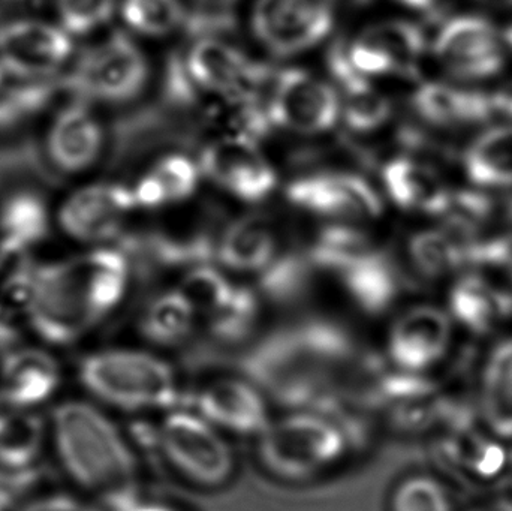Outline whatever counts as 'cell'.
<instances>
[{"instance_id": "obj_39", "label": "cell", "mask_w": 512, "mask_h": 511, "mask_svg": "<svg viewBox=\"0 0 512 511\" xmlns=\"http://www.w3.org/2000/svg\"><path fill=\"white\" fill-rule=\"evenodd\" d=\"M56 11L69 35L83 36L111 20L116 0H56Z\"/></svg>"}, {"instance_id": "obj_50", "label": "cell", "mask_w": 512, "mask_h": 511, "mask_svg": "<svg viewBox=\"0 0 512 511\" xmlns=\"http://www.w3.org/2000/svg\"><path fill=\"white\" fill-rule=\"evenodd\" d=\"M0 511H3L2 509H0Z\"/></svg>"}, {"instance_id": "obj_19", "label": "cell", "mask_w": 512, "mask_h": 511, "mask_svg": "<svg viewBox=\"0 0 512 511\" xmlns=\"http://www.w3.org/2000/svg\"><path fill=\"white\" fill-rule=\"evenodd\" d=\"M442 65L457 77L486 78L502 66L498 33L489 21L459 17L445 24L435 42Z\"/></svg>"}, {"instance_id": "obj_22", "label": "cell", "mask_w": 512, "mask_h": 511, "mask_svg": "<svg viewBox=\"0 0 512 511\" xmlns=\"http://www.w3.org/2000/svg\"><path fill=\"white\" fill-rule=\"evenodd\" d=\"M60 383L59 362L42 348L18 345L6 351L0 363V393L23 410H36L50 401Z\"/></svg>"}, {"instance_id": "obj_47", "label": "cell", "mask_w": 512, "mask_h": 511, "mask_svg": "<svg viewBox=\"0 0 512 511\" xmlns=\"http://www.w3.org/2000/svg\"><path fill=\"white\" fill-rule=\"evenodd\" d=\"M481 2L490 3L495 6H512V0H481Z\"/></svg>"}, {"instance_id": "obj_45", "label": "cell", "mask_w": 512, "mask_h": 511, "mask_svg": "<svg viewBox=\"0 0 512 511\" xmlns=\"http://www.w3.org/2000/svg\"><path fill=\"white\" fill-rule=\"evenodd\" d=\"M471 511H512V501H489V503L481 504V506L475 507V509H472Z\"/></svg>"}, {"instance_id": "obj_10", "label": "cell", "mask_w": 512, "mask_h": 511, "mask_svg": "<svg viewBox=\"0 0 512 511\" xmlns=\"http://www.w3.org/2000/svg\"><path fill=\"white\" fill-rule=\"evenodd\" d=\"M186 407L225 437L258 440L274 419L271 399L252 378L218 375L188 392Z\"/></svg>"}, {"instance_id": "obj_49", "label": "cell", "mask_w": 512, "mask_h": 511, "mask_svg": "<svg viewBox=\"0 0 512 511\" xmlns=\"http://www.w3.org/2000/svg\"><path fill=\"white\" fill-rule=\"evenodd\" d=\"M507 39H508V42H510V44L512 45V27L510 30H508Z\"/></svg>"}, {"instance_id": "obj_29", "label": "cell", "mask_w": 512, "mask_h": 511, "mask_svg": "<svg viewBox=\"0 0 512 511\" xmlns=\"http://www.w3.org/2000/svg\"><path fill=\"white\" fill-rule=\"evenodd\" d=\"M328 68L342 93V117L354 132H372L390 120L393 107L390 99L358 74L345 53V45H334L328 54Z\"/></svg>"}, {"instance_id": "obj_11", "label": "cell", "mask_w": 512, "mask_h": 511, "mask_svg": "<svg viewBox=\"0 0 512 511\" xmlns=\"http://www.w3.org/2000/svg\"><path fill=\"white\" fill-rule=\"evenodd\" d=\"M271 125L301 135L330 131L342 116L339 92L304 69L274 72L267 93Z\"/></svg>"}, {"instance_id": "obj_33", "label": "cell", "mask_w": 512, "mask_h": 511, "mask_svg": "<svg viewBox=\"0 0 512 511\" xmlns=\"http://www.w3.org/2000/svg\"><path fill=\"white\" fill-rule=\"evenodd\" d=\"M265 299L255 285L237 281L221 308L204 321V332L221 344H242L254 335L264 314Z\"/></svg>"}, {"instance_id": "obj_12", "label": "cell", "mask_w": 512, "mask_h": 511, "mask_svg": "<svg viewBox=\"0 0 512 511\" xmlns=\"http://www.w3.org/2000/svg\"><path fill=\"white\" fill-rule=\"evenodd\" d=\"M137 209L129 186L92 183L72 192L63 201L57 222L66 236L90 248L116 245L125 237L129 216Z\"/></svg>"}, {"instance_id": "obj_27", "label": "cell", "mask_w": 512, "mask_h": 511, "mask_svg": "<svg viewBox=\"0 0 512 511\" xmlns=\"http://www.w3.org/2000/svg\"><path fill=\"white\" fill-rule=\"evenodd\" d=\"M447 311L469 332L487 333L511 314L512 296L483 273H465L448 291Z\"/></svg>"}, {"instance_id": "obj_15", "label": "cell", "mask_w": 512, "mask_h": 511, "mask_svg": "<svg viewBox=\"0 0 512 511\" xmlns=\"http://www.w3.org/2000/svg\"><path fill=\"white\" fill-rule=\"evenodd\" d=\"M72 50L62 26L33 18L0 24V66L9 77L45 80L68 62Z\"/></svg>"}, {"instance_id": "obj_34", "label": "cell", "mask_w": 512, "mask_h": 511, "mask_svg": "<svg viewBox=\"0 0 512 511\" xmlns=\"http://www.w3.org/2000/svg\"><path fill=\"white\" fill-rule=\"evenodd\" d=\"M465 165L478 185L512 186V126H499L478 137L466 152Z\"/></svg>"}, {"instance_id": "obj_24", "label": "cell", "mask_w": 512, "mask_h": 511, "mask_svg": "<svg viewBox=\"0 0 512 511\" xmlns=\"http://www.w3.org/2000/svg\"><path fill=\"white\" fill-rule=\"evenodd\" d=\"M475 414L490 434L512 441V333L496 341L481 362Z\"/></svg>"}, {"instance_id": "obj_8", "label": "cell", "mask_w": 512, "mask_h": 511, "mask_svg": "<svg viewBox=\"0 0 512 511\" xmlns=\"http://www.w3.org/2000/svg\"><path fill=\"white\" fill-rule=\"evenodd\" d=\"M285 195L292 207L324 224L367 227L385 213V201L378 189L349 171L307 174L292 180Z\"/></svg>"}, {"instance_id": "obj_30", "label": "cell", "mask_w": 512, "mask_h": 511, "mask_svg": "<svg viewBox=\"0 0 512 511\" xmlns=\"http://www.w3.org/2000/svg\"><path fill=\"white\" fill-rule=\"evenodd\" d=\"M50 212L35 192L20 191L9 195L0 206V255L27 258L47 239Z\"/></svg>"}, {"instance_id": "obj_36", "label": "cell", "mask_w": 512, "mask_h": 511, "mask_svg": "<svg viewBox=\"0 0 512 511\" xmlns=\"http://www.w3.org/2000/svg\"><path fill=\"white\" fill-rule=\"evenodd\" d=\"M126 26L146 36H165L185 26L186 9L180 0H123Z\"/></svg>"}, {"instance_id": "obj_25", "label": "cell", "mask_w": 512, "mask_h": 511, "mask_svg": "<svg viewBox=\"0 0 512 511\" xmlns=\"http://www.w3.org/2000/svg\"><path fill=\"white\" fill-rule=\"evenodd\" d=\"M435 443L439 458L448 467L463 471L472 479L483 482L498 479L510 464L504 441L487 429L475 428L474 422L436 435Z\"/></svg>"}, {"instance_id": "obj_16", "label": "cell", "mask_w": 512, "mask_h": 511, "mask_svg": "<svg viewBox=\"0 0 512 511\" xmlns=\"http://www.w3.org/2000/svg\"><path fill=\"white\" fill-rule=\"evenodd\" d=\"M186 71L198 89L227 101L255 95L273 74L270 66L249 59L221 38H200L185 59Z\"/></svg>"}, {"instance_id": "obj_23", "label": "cell", "mask_w": 512, "mask_h": 511, "mask_svg": "<svg viewBox=\"0 0 512 511\" xmlns=\"http://www.w3.org/2000/svg\"><path fill=\"white\" fill-rule=\"evenodd\" d=\"M382 185L390 203L412 215H448L453 204L454 194L438 171L405 156L384 165Z\"/></svg>"}, {"instance_id": "obj_20", "label": "cell", "mask_w": 512, "mask_h": 511, "mask_svg": "<svg viewBox=\"0 0 512 511\" xmlns=\"http://www.w3.org/2000/svg\"><path fill=\"white\" fill-rule=\"evenodd\" d=\"M330 279L342 299L363 317L379 318L390 312L399 299L396 266L381 248L358 258Z\"/></svg>"}, {"instance_id": "obj_48", "label": "cell", "mask_w": 512, "mask_h": 511, "mask_svg": "<svg viewBox=\"0 0 512 511\" xmlns=\"http://www.w3.org/2000/svg\"><path fill=\"white\" fill-rule=\"evenodd\" d=\"M6 77H9V75L6 74L5 69L0 66V89H2L3 84H5Z\"/></svg>"}, {"instance_id": "obj_14", "label": "cell", "mask_w": 512, "mask_h": 511, "mask_svg": "<svg viewBox=\"0 0 512 511\" xmlns=\"http://www.w3.org/2000/svg\"><path fill=\"white\" fill-rule=\"evenodd\" d=\"M334 0H256L252 29L274 56L304 53L327 38Z\"/></svg>"}, {"instance_id": "obj_44", "label": "cell", "mask_w": 512, "mask_h": 511, "mask_svg": "<svg viewBox=\"0 0 512 511\" xmlns=\"http://www.w3.org/2000/svg\"><path fill=\"white\" fill-rule=\"evenodd\" d=\"M18 410H23V408L15 407L11 401H8V399L0 393V429L8 423V420L11 419Z\"/></svg>"}, {"instance_id": "obj_21", "label": "cell", "mask_w": 512, "mask_h": 511, "mask_svg": "<svg viewBox=\"0 0 512 511\" xmlns=\"http://www.w3.org/2000/svg\"><path fill=\"white\" fill-rule=\"evenodd\" d=\"M104 147V131L87 102L63 107L54 117L47 134V153L57 170L78 174L89 170Z\"/></svg>"}, {"instance_id": "obj_41", "label": "cell", "mask_w": 512, "mask_h": 511, "mask_svg": "<svg viewBox=\"0 0 512 511\" xmlns=\"http://www.w3.org/2000/svg\"><path fill=\"white\" fill-rule=\"evenodd\" d=\"M20 511H101L99 507L87 506L68 495H53L32 501Z\"/></svg>"}, {"instance_id": "obj_9", "label": "cell", "mask_w": 512, "mask_h": 511, "mask_svg": "<svg viewBox=\"0 0 512 511\" xmlns=\"http://www.w3.org/2000/svg\"><path fill=\"white\" fill-rule=\"evenodd\" d=\"M453 339L454 321L447 309L415 303L391 318L381 356L394 371L429 377L447 359Z\"/></svg>"}, {"instance_id": "obj_4", "label": "cell", "mask_w": 512, "mask_h": 511, "mask_svg": "<svg viewBox=\"0 0 512 511\" xmlns=\"http://www.w3.org/2000/svg\"><path fill=\"white\" fill-rule=\"evenodd\" d=\"M78 380L99 404L138 419L162 416L188 401L176 366L152 348L93 351L78 365Z\"/></svg>"}, {"instance_id": "obj_17", "label": "cell", "mask_w": 512, "mask_h": 511, "mask_svg": "<svg viewBox=\"0 0 512 511\" xmlns=\"http://www.w3.org/2000/svg\"><path fill=\"white\" fill-rule=\"evenodd\" d=\"M282 231L267 216L245 215L218 233L215 260L240 281H258L285 254Z\"/></svg>"}, {"instance_id": "obj_26", "label": "cell", "mask_w": 512, "mask_h": 511, "mask_svg": "<svg viewBox=\"0 0 512 511\" xmlns=\"http://www.w3.org/2000/svg\"><path fill=\"white\" fill-rule=\"evenodd\" d=\"M405 257L415 273L427 281L459 276L471 260V240L454 224L415 231L406 242Z\"/></svg>"}, {"instance_id": "obj_42", "label": "cell", "mask_w": 512, "mask_h": 511, "mask_svg": "<svg viewBox=\"0 0 512 511\" xmlns=\"http://www.w3.org/2000/svg\"><path fill=\"white\" fill-rule=\"evenodd\" d=\"M101 511H180L170 504L156 503V501L144 500L140 495L126 498V500L117 501L110 506L99 507Z\"/></svg>"}, {"instance_id": "obj_31", "label": "cell", "mask_w": 512, "mask_h": 511, "mask_svg": "<svg viewBox=\"0 0 512 511\" xmlns=\"http://www.w3.org/2000/svg\"><path fill=\"white\" fill-rule=\"evenodd\" d=\"M200 173L188 156L165 155L132 186L138 209L159 210L186 203L197 192Z\"/></svg>"}, {"instance_id": "obj_35", "label": "cell", "mask_w": 512, "mask_h": 511, "mask_svg": "<svg viewBox=\"0 0 512 511\" xmlns=\"http://www.w3.org/2000/svg\"><path fill=\"white\" fill-rule=\"evenodd\" d=\"M45 435L47 425L35 410H18L0 429V467L39 464Z\"/></svg>"}, {"instance_id": "obj_37", "label": "cell", "mask_w": 512, "mask_h": 511, "mask_svg": "<svg viewBox=\"0 0 512 511\" xmlns=\"http://www.w3.org/2000/svg\"><path fill=\"white\" fill-rule=\"evenodd\" d=\"M388 507L390 511H453L444 483L429 474H412L400 480Z\"/></svg>"}, {"instance_id": "obj_40", "label": "cell", "mask_w": 512, "mask_h": 511, "mask_svg": "<svg viewBox=\"0 0 512 511\" xmlns=\"http://www.w3.org/2000/svg\"><path fill=\"white\" fill-rule=\"evenodd\" d=\"M45 468L39 464L24 468L0 467V509L14 507L44 482Z\"/></svg>"}, {"instance_id": "obj_6", "label": "cell", "mask_w": 512, "mask_h": 511, "mask_svg": "<svg viewBox=\"0 0 512 511\" xmlns=\"http://www.w3.org/2000/svg\"><path fill=\"white\" fill-rule=\"evenodd\" d=\"M132 437L192 488L218 491L233 482L237 464L230 438L186 405L149 426L138 423Z\"/></svg>"}, {"instance_id": "obj_7", "label": "cell", "mask_w": 512, "mask_h": 511, "mask_svg": "<svg viewBox=\"0 0 512 511\" xmlns=\"http://www.w3.org/2000/svg\"><path fill=\"white\" fill-rule=\"evenodd\" d=\"M149 62L125 32L111 33L81 53L68 86L81 101L123 104L137 98L149 81Z\"/></svg>"}, {"instance_id": "obj_38", "label": "cell", "mask_w": 512, "mask_h": 511, "mask_svg": "<svg viewBox=\"0 0 512 511\" xmlns=\"http://www.w3.org/2000/svg\"><path fill=\"white\" fill-rule=\"evenodd\" d=\"M240 0H191L185 27L195 38H219L233 32Z\"/></svg>"}, {"instance_id": "obj_43", "label": "cell", "mask_w": 512, "mask_h": 511, "mask_svg": "<svg viewBox=\"0 0 512 511\" xmlns=\"http://www.w3.org/2000/svg\"><path fill=\"white\" fill-rule=\"evenodd\" d=\"M489 98L493 110L501 111L502 114L512 117V83L499 87Z\"/></svg>"}, {"instance_id": "obj_32", "label": "cell", "mask_w": 512, "mask_h": 511, "mask_svg": "<svg viewBox=\"0 0 512 511\" xmlns=\"http://www.w3.org/2000/svg\"><path fill=\"white\" fill-rule=\"evenodd\" d=\"M412 105L424 120L436 126L483 122L493 111L487 96L444 83H426L418 87Z\"/></svg>"}, {"instance_id": "obj_3", "label": "cell", "mask_w": 512, "mask_h": 511, "mask_svg": "<svg viewBox=\"0 0 512 511\" xmlns=\"http://www.w3.org/2000/svg\"><path fill=\"white\" fill-rule=\"evenodd\" d=\"M57 458L99 507L140 495V458L131 438L93 404L66 401L51 416Z\"/></svg>"}, {"instance_id": "obj_28", "label": "cell", "mask_w": 512, "mask_h": 511, "mask_svg": "<svg viewBox=\"0 0 512 511\" xmlns=\"http://www.w3.org/2000/svg\"><path fill=\"white\" fill-rule=\"evenodd\" d=\"M137 324L152 350H177L201 330L194 305L177 285L155 294L144 305Z\"/></svg>"}, {"instance_id": "obj_18", "label": "cell", "mask_w": 512, "mask_h": 511, "mask_svg": "<svg viewBox=\"0 0 512 511\" xmlns=\"http://www.w3.org/2000/svg\"><path fill=\"white\" fill-rule=\"evenodd\" d=\"M424 47L420 27L409 21L391 20L367 27L351 45H345V53L352 68L369 78L411 74Z\"/></svg>"}, {"instance_id": "obj_5", "label": "cell", "mask_w": 512, "mask_h": 511, "mask_svg": "<svg viewBox=\"0 0 512 511\" xmlns=\"http://www.w3.org/2000/svg\"><path fill=\"white\" fill-rule=\"evenodd\" d=\"M262 471L285 485H306L339 468L354 450L348 426L333 414L288 410L255 441Z\"/></svg>"}, {"instance_id": "obj_1", "label": "cell", "mask_w": 512, "mask_h": 511, "mask_svg": "<svg viewBox=\"0 0 512 511\" xmlns=\"http://www.w3.org/2000/svg\"><path fill=\"white\" fill-rule=\"evenodd\" d=\"M376 357L346 327L309 320L280 330L249 357V378L288 410L342 416Z\"/></svg>"}, {"instance_id": "obj_46", "label": "cell", "mask_w": 512, "mask_h": 511, "mask_svg": "<svg viewBox=\"0 0 512 511\" xmlns=\"http://www.w3.org/2000/svg\"><path fill=\"white\" fill-rule=\"evenodd\" d=\"M397 2L402 3V5L409 6L412 9H420V11H424V9H429L430 6L435 3V0H397Z\"/></svg>"}, {"instance_id": "obj_13", "label": "cell", "mask_w": 512, "mask_h": 511, "mask_svg": "<svg viewBox=\"0 0 512 511\" xmlns=\"http://www.w3.org/2000/svg\"><path fill=\"white\" fill-rule=\"evenodd\" d=\"M200 170L225 194L245 204L264 203L277 186V174L255 138L228 134L200 155Z\"/></svg>"}, {"instance_id": "obj_2", "label": "cell", "mask_w": 512, "mask_h": 511, "mask_svg": "<svg viewBox=\"0 0 512 511\" xmlns=\"http://www.w3.org/2000/svg\"><path fill=\"white\" fill-rule=\"evenodd\" d=\"M135 267L119 245L93 246L51 263H33L27 323L42 341L68 347L86 338L123 305Z\"/></svg>"}]
</instances>
